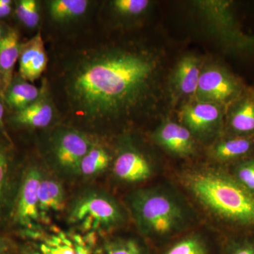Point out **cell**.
Wrapping results in <instances>:
<instances>
[{
  "label": "cell",
  "mask_w": 254,
  "mask_h": 254,
  "mask_svg": "<svg viewBox=\"0 0 254 254\" xmlns=\"http://www.w3.org/2000/svg\"><path fill=\"white\" fill-rule=\"evenodd\" d=\"M4 107H3L2 103L0 101V125H1V124H2V119L3 116H4Z\"/></svg>",
  "instance_id": "cell-31"
},
{
  "label": "cell",
  "mask_w": 254,
  "mask_h": 254,
  "mask_svg": "<svg viewBox=\"0 0 254 254\" xmlns=\"http://www.w3.org/2000/svg\"><path fill=\"white\" fill-rule=\"evenodd\" d=\"M158 65L153 55L135 50L115 48L87 57L68 81L73 108L90 120L131 113L151 91Z\"/></svg>",
  "instance_id": "cell-1"
},
{
  "label": "cell",
  "mask_w": 254,
  "mask_h": 254,
  "mask_svg": "<svg viewBox=\"0 0 254 254\" xmlns=\"http://www.w3.org/2000/svg\"><path fill=\"white\" fill-rule=\"evenodd\" d=\"M92 145L84 133L76 130L58 132L53 143V158L57 169L66 176H76L82 159Z\"/></svg>",
  "instance_id": "cell-8"
},
{
  "label": "cell",
  "mask_w": 254,
  "mask_h": 254,
  "mask_svg": "<svg viewBox=\"0 0 254 254\" xmlns=\"http://www.w3.org/2000/svg\"><path fill=\"white\" fill-rule=\"evenodd\" d=\"M8 242L4 239L0 238V254H3L7 250Z\"/></svg>",
  "instance_id": "cell-30"
},
{
  "label": "cell",
  "mask_w": 254,
  "mask_h": 254,
  "mask_svg": "<svg viewBox=\"0 0 254 254\" xmlns=\"http://www.w3.org/2000/svg\"><path fill=\"white\" fill-rule=\"evenodd\" d=\"M88 5L86 0H53L50 2V12L56 21H66L84 14Z\"/></svg>",
  "instance_id": "cell-23"
},
{
  "label": "cell",
  "mask_w": 254,
  "mask_h": 254,
  "mask_svg": "<svg viewBox=\"0 0 254 254\" xmlns=\"http://www.w3.org/2000/svg\"><path fill=\"white\" fill-rule=\"evenodd\" d=\"M9 158L6 152L0 147V209L4 204L9 182Z\"/></svg>",
  "instance_id": "cell-28"
},
{
  "label": "cell",
  "mask_w": 254,
  "mask_h": 254,
  "mask_svg": "<svg viewBox=\"0 0 254 254\" xmlns=\"http://www.w3.org/2000/svg\"><path fill=\"white\" fill-rule=\"evenodd\" d=\"M2 31H1V28H0V40L1 39V38H2Z\"/></svg>",
  "instance_id": "cell-32"
},
{
  "label": "cell",
  "mask_w": 254,
  "mask_h": 254,
  "mask_svg": "<svg viewBox=\"0 0 254 254\" xmlns=\"http://www.w3.org/2000/svg\"><path fill=\"white\" fill-rule=\"evenodd\" d=\"M19 73L26 81H34L46 68L48 58L41 32L25 44L21 45Z\"/></svg>",
  "instance_id": "cell-15"
},
{
  "label": "cell",
  "mask_w": 254,
  "mask_h": 254,
  "mask_svg": "<svg viewBox=\"0 0 254 254\" xmlns=\"http://www.w3.org/2000/svg\"><path fill=\"white\" fill-rule=\"evenodd\" d=\"M217 163L227 168L246 159L254 158V136H225L209 150Z\"/></svg>",
  "instance_id": "cell-13"
},
{
  "label": "cell",
  "mask_w": 254,
  "mask_h": 254,
  "mask_svg": "<svg viewBox=\"0 0 254 254\" xmlns=\"http://www.w3.org/2000/svg\"><path fill=\"white\" fill-rule=\"evenodd\" d=\"M220 243L221 240L214 242L200 232H187L153 250V254H220Z\"/></svg>",
  "instance_id": "cell-14"
},
{
  "label": "cell",
  "mask_w": 254,
  "mask_h": 254,
  "mask_svg": "<svg viewBox=\"0 0 254 254\" xmlns=\"http://www.w3.org/2000/svg\"><path fill=\"white\" fill-rule=\"evenodd\" d=\"M113 170L117 180L127 184L141 183L149 180L154 174L149 160L131 147L119 152L114 160Z\"/></svg>",
  "instance_id": "cell-10"
},
{
  "label": "cell",
  "mask_w": 254,
  "mask_h": 254,
  "mask_svg": "<svg viewBox=\"0 0 254 254\" xmlns=\"http://www.w3.org/2000/svg\"><path fill=\"white\" fill-rule=\"evenodd\" d=\"M66 203L64 189L59 181L43 173L39 189V214L42 225L63 211Z\"/></svg>",
  "instance_id": "cell-16"
},
{
  "label": "cell",
  "mask_w": 254,
  "mask_h": 254,
  "mask_svg": "<svg viewBox=\"0 0 254 254\" xmlns=\"http://www.w3.org/2000/svg\"><path fill=\"white\" fill-rule=\"evenodd\" d=\"M111 163L108 152L100 145H92L78 166L76 176L91 178L103 173Z\"/></svg>",
  "instance_id": "cell-21"
},
{
  "label": "cell",
  "mask_w": 254,
  "mask_h": 254,
  "mask_svg": "<svg viewBox=\"0 0 254 254\" xmlns=\"http://www.w3.org/2000/svg\"><path fill=\"white\" fill-rule=\"evenodd\" d=\"M220 254H254V233L224 235Z\"/></svg>",
  "instance_id": "cell-24"
},
{
  "label": "cell",
  "mask_w": 254,
  "mask_h": 254,
  "mask_svg": "<svg viewBox=\"0 0 254 254\" xmlns=\"http://www.w3.org/2000/svg\"><path fill=\"white\" fill-rule=\"evenodd\" d=\"M245 89L242 82L230 71L211 66L201 71L195 96L198 101L229 106Z\"/></svg>",
  "instance_id": "cell-5"
},
{
  "label": "cell",
  "mask_w": 254,
  "mask_h": 254,
  "mask_svg": "<svg viewBox=\"0 0 254 254\" xmlns=\"http://www.w3.org/2000/svg\"><path fill=\"white\" fill-rule=\"evenodd\" d=\"M36 240L28 254H93L97 245V235L79 232L55 230L31 237Z\"/></svg>",
  "instance_id": "cell-7"
},
{
  "label": "cell",
  "mask_w": 254,
  "mask_h": 254,
  "mask_svg": "<svg viewBox=\"0 0 254 254\" xmlns=\"http://www.w3.org/2000/svg\"><path fill=\"white\" fill-rule=\"evenodd\" d=\"M185 190L223 229V235L254 233V195L224 167L189 169L181 175Z\"/></svg>",
  "instance_id": "cell-2"
},
{
  "label": "cell",
  "mask_w": 254,
  "mask_h": 254,
  "mask_svg": "<svg viewBox=\"0 0 254 254\" xmlns=\"http://www.w3.org/2000/svg\"><path fill=\"white\" fill-rule=\"evenodd\" d=\"M11 1L0 0V18L9 16L11 11Z\"/></svg>",
  "instance_id": "cell-29"
},
{
  "label": "cell",
  "mask_w": 254,
  "mask_h": 254,
  "mask_svg": "<svg viewBox=\"0 0 254 254\" xmlns=\"http://www.w3.org/2000/svg\"><path fill=\"white\" fill-rule=\"evenodd\" d=\"M227 136H254V89L246 88L240 98L229 105Z\"/></svg>",
  "instance_id": "cell-12"
},
{
  "label": "cell",
  "mask_w": 254,
  "mask_h": 254,
  "mask_svg": "<svg viewBox=\"0 0 254 254\" xmlns=\"http://www.w3.org/2000/svg\"><path fill=\"white\" fill-rule=\"evenodd\" d=\"M40 94V90L31 83L16 82L10 85L6 90V103L11 108L19 111L38 100Z\"/></svg>",
  "instance_id": "cell-22"
},
{
  "label": "cell",
  "mask_w": 254,
  "mask_h": 254,
  "mask_svg": "<svg viewBox=\"0 0 254 254\" xmlns=\"http://www.w3.org/2000/svg\"><path fill=\"white\" fill-rule=\"evenodd\" d=\"M181 118L193 136H206L220 129L222 114L220 105L198 101L185 105Z\"/></svg>",
  "instance_id": "cell-9"
},
{
  "label": "cell",
  "mask_w": 254,
  "mask_h": 254,
  "mask_svg": "<svg viewBox=\"0 0 254 254\" xmlns=\"http://www.w3.org/2000/svg\"><path fill=\"white\" fill-rule=\"evenodd\" d=\"M18 19L28 28H35L40 21L38 4L35 0H21L16 9Z\"/></svg>",
  "instance_id": "cell-26"
},
{
  "label": "cell",
  "mask_w": 254,
  "mask_h": 254,
  "mask_svg": "<svg viewBox=\"0 0 254 254\" xmlns=\"http://www.w3.org/2000/svg\"><path fill=\"white\" fill-rule=\"evenodd\" d=\"M225 168L241 186L254 195V158L246 159Z\"/></svg>",
  "instance_id": "cell-25"
},
{
  "label": "cell",
  "mask_w": 254,
  "mask_h": 254,
  "mask_svg": "<svg viewBox=\"0 0 254 254\" xmlns=\"http://www.w3.org/2000/svg\"><path fill=\"white\" fill-rule=\"evenodd\" d=\"M69 223L83 234L103 233L121 226L125 216L114 197L99 190L82 192L68 210Z\"/></svg>",
  "instance_id": "cell-4"
},
{
  "label": "cell",
  "mask_w": 254,
  "mask_h": 254,
  "mask_svg": "<svg viewBox=\"0 0 254 254\" xmlns=\"http://www.w3.org/2000/svg\"><path fill=\"white\" fill-rule=\"evenodd\" d=\"M113 3L114 7L119 13L128 16L142 14L150 4L148 0H115Z\"/></svg>",
  "instance_id": "cell-27"
},
{
  "label": "cell",
  "mask_w": 254,
  "mask_h": 254,
  "mask_svg": "<svg viewBox=\"0 0 254 254\" xmlns=\"http://www.w3.org/2000/svg\"><path fill=\"white\" fill-rule=\"evenodd\" d=\"M153 249L142 237L114 236L97 244L93 254H153Z\"/></svg>",
  "instance_id": "cell-18"
},
{
  "label": "cell",
  "mask_w": 254,
  "mask_h": 254,
  "mask_svg": "<svg viewBox=\"0 0 254 254\" xmlns=\"http://www.w3.org/2000/svg\"><path fill=\"white\" fill-rule=\"evenodd\" d=\"M200 63L193 55L183 57L177 64L173 76L175 91L182 96L196 94L200 76Z\"/></svg>",
  "instance_id": "cell-17"
},
{
  "label": "cell",
  "mask_w": 254,
  "mask_h": 254,
  "mask_svg": "<svg viewBox=\"0 0 254 254\" xmlns=\"http://www.w3.org/2000/svg\"><path fill=\"white\" fill-rule=\"evenodd\" d=\"M127 204L141 237L153 250L187 233L191 209L173 189L145 187L128 195Z\"/></svg>",
  "instance_id": "cell-3"
},
{
  "label": "cell",
  "mask_w": 254,
  "mask_h": 254,
  "mask_svg": "<svg viewBox=\"0 0 254 254\" xmlns=\"http://www.w3.org/2000/svg\"><path fill=\"white\" fill-rule=\"evenodd\" d=\"M53 110L47 100L38 99L24 109L16 112L14 121L32 128H45L51 123Z\"/></svg>",
  "instance_id": "cell-20"
},
{
  "label": "cell",
  "mask_w": 254,
  "mask_h": 254,
  "mask_svg": "<svg viewBox=\"0 0 254 254\" xmlns=\"http://www.w3.org/2000/svg\"><path fill=\"white\" fill-rule=\"evenodd\" d=\"M43 173L31 167L23 177L18 191L14 220L24 230V235L41 232L42 223L39 214V189Z\"/></svg>",
  "instance_id": "cell-6"
},
{
  "label": "cell",
  "mask_w": 254,
  "mask_h": 254,
  "mask_svg": "<svg viewBox=\"0 0 254 254\" xmlns=\"http://www.w3.org/2000/svg\"><path fill=\"white\" fill-rule=\"evenodd\" d=\"M17 32L10 30L0 40V73L5 91L11 85L13 71L19 59L21 46Z\"/></svg>",
  "instance_id": "cell-19"
},
{
  "label": "cell",
  "mask_w": 254,
  "mask_h": 254,
  "mask_svg": "<svg viewBox=\"0 0 254 254\" xmlns=\"http://www.w3.org/2000/svg\"><path fill=\"white\" fill-rule=\"evenodd\" d=\"M153 138L157 144L175 156L187 158L194 154V136L184 125L164 122L153 133Z\"/></svg>",
  "instance_id": "cell-11"
}]
</instances>
